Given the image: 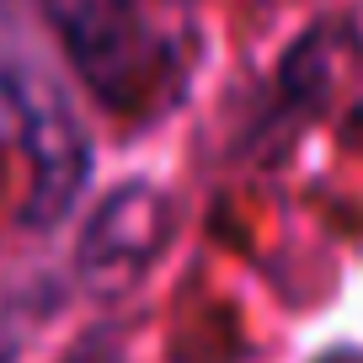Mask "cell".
I'll return each mask as SVG.
<instances>
[{
    "instance_id": "6da1fadb",
    "label": "cell",
    "mask_w": 363,
    "mask_h": 363,
    "mask_svg": "<svg viewBox=\"0 0 363 363\" xmlns=\"http://www.w3.org/2000/svg\"><path fill=\"white\" fill-rule=\"evenodd\" d=\"M54 16L65 27V43L75 48L80 69L91 75V86L113 96L118 86V107H134V86L145 75V65L155 59V33L145 27L139 0H54Z\"/></svg>"
},
{
    "instance_id": "7a4b0ae2",
    "label": "cell",
    "mask_w": 363,
    "mask_h": 363,
    "mask_svg": "<svg viewBox=\"0 0 363 363\" xmlns=\"http://www.w3.org/2000/svg\"><path fill=\"white\" fill-rule=\"evenodd\" d=\"M69 363H118V358H113V352L102 347V342H91V347H86V352H75Z\"/></svg>"
}]
</instances>
